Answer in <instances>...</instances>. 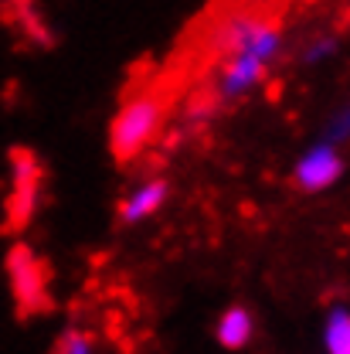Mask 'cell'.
<instances>
[{
  "label": "cell",
  "mask_w": 350,
  "mask_h": 354,
  "mask_svg": "<svg viewBox=\"0 0 350 354\" xmlns=\"http://www.w3.org/2000/svg\"><path fill=\"white\" fill-rule=\"evenodd\" d=\"M282 51L286 31L275 7H252L231 0V7L215 14L201 35L204 75L194 88L218 113H224L252 99L269 82Z\"/></svg>",
  "instance_id": "obj_1"
},
{
  "label": "cell",
  "mask_w": 350,
  "mask_h": 354,
  "mask_svg": "<svg viewBox=\"0 0 350 354\" xmlns=\"http://www.w3.org/2000/svg\"><path fill=\"white\" fill-rule=\"evenodd\" d=\"M174 123V99L164 86H133L109 120V153L116 164H139Z\"/></svg>",
  "instance_id": "obj_2"
},
{
  "label": "cell",
  "mask_w": 350,
  "mask_h": 354,
  "mask_svg": "<svg viewBox=\"0 0 350 354\" xmlns=\"http://www.w3.org/2000/svg\"><path fill=\"white\" fill-rule=\"evenodd\" d=\"M44 201V164L38 153L17 147L7 157V191H3V225L7 232H24L38 218Z\"/></svg>",
  "instance_id": "obj_3"
},
{
  "label": "cell",
  "mask_w": 350,
  "mask_h": 354,
  "mask_svg": "<svg viewBox=\"0 0 350 354\" xmlns=\"http://www.w3.org/2000/svg\"><path fill=\"white\" fill-rule=\"evenodd\" d=\"M3 272H7L10 297L21 313H44L51 307V269L35 245L14 242L7 249Z\"/></svg>",
  "instance_id": "obj_4"
},
{
  "label": "cell",
  "mask_w": 350,
  "mask_h": 354,
  "mask_svg": "<svg viewBox=\"0 0 350 354\" xmlns=\"http://www.w3.org/2000/svg\"><path fill=\"white\" fill-rule=\"evenodd\" d=\"M171 201V184L167 177L160 174H143L126 184V191L119 194V205H116V218L123 221L126 228L133 225H143V221L157 218Z\"/></svg>",
  "instance_id": "obj_5"
},
{
  "label": "cell",
  "mask_w": 350,
  "mask_h": 354,
  "mask_svg": "<svg viewBox=\"0 0 350 354\" xmlns=\"http://www.w3.org/2000/svg\"><path fill=\"white\" fill-rule=\"evenodd\" d=\"M344 174V157H340V147L327 143V140H316L309 150H303L293 164V184L307 194L316 191H327L333 187Z\"/></svg>",
  "instance_id": "obj_6"
},
{
  "label": "cell",
  "mask_w": 350,
  "mask_h": 354,
  "mask_svg": "<svg viewBox=\"0 0 350 354\" xmlns=\"http://www.w3.org/2000/svg\"><path fill=\"white\" fill-rule=\"evenodd\" d=\"M252 334H255V317H252L245 307H228L218 317L215 337H218L221 348L238 351V348H245V344L252 341Z\"/></svg>",
  "instance_id": "obj_7"
},
{
  "label": "cell",
  "mask_w": 350,
  "mask_h": 354,
  "mask_svg": "<svg viewBox=\"0 0 350 354\" xmlns=\"http://www.w3.org/2000/svg\"><path fill=\"white\" fill-rule=\"evenodd\" d=\"M7 10H10V24H14V31H17L24 41H31V44H48L51 41V28H48V21H44L38 0H24V3L7 7Z\"/></svg>",
  "instance_id": "obj_8"
},
{
  "label": "cell",
  "mask_w": 350,
  "mask_h": 354,
  "mask_svg": "<svg viewBox=\"0 0 350 354\" xmlns=\"http://www.w3.org/2000/svg\"><path fill=\"white\" fill-rule=\"evenodd\" d=\"M330 55H337V38L330 35V31H313V35H307L303 38V44H300V62L303 65H323Z\"/></svg>",
  "instance_id": "obj_9"
},
{
  "label": "cell",
  "mask_w": 350,
  "mask_h": 354,
  "mask_svg": "<svg viewBox=\"0 0 350 354\" xmlns=\"http://www.w3.org/2000/svg\"><path fill=\"white\" fill-rule=\"evenodd\" d=\"M327 351L330 354H350V313L333 310L327 320Z\"/></svg>",
  "instance_id": "obj_10"
},
{
  "label": "cell",
  "mask_w": 350,
  "mask_h": 354,
  "mask_svg": "<svg viewBox=\"0 0 350 354\" xmlns=\"http://www.w3.org/2000/svg\"><path fill=\"white\" fill-rule=\"evenodd\" d=\"M320 140H327V143H333V147L350 143V99L347 102H340V106L327 116V123H323V136H320Z\"/></svg>",
  "instance_id": "obj_11"
},
{
  "label": "cell",
  "mask_w": 350,
  "mask_h": 354,
  "mask_svg": "<svg viewBox=\"0 0 350 354\" xmlns=\"http://www.w3.org/2000/svg\"><path fill=\"white\" fill-rule=\"evenodd\" d=\"M55 354H95V337L82 330V327H68L58 344H55Z\"/></svg>",
  "instance_id": "obj_12"
},
{
  "label": "cell",
  "mask_w": 350,
  "mask_h": 354,
  "mask_svg": "<svg viewBox=\"0 0 350 354\" xmlns=\"http://www.w3.org/2000/svg\"><path fill=\"white\" fill-rule=\"evenodd\" d=\"M235 3H252V7H275L279 0H235Z\"/></svg>",
  "instance_id": "obj_13"
},
{
  "label": "cell",
  "mask_w": 350,
  "mask_h": 354,
  "mask_svg": "<svg viewBox=\"0 0 350 354\" xmlns=\"http://www.w3.org/2000/svg\"><path fill=\"white\" fill-rule=\"evenodd\" d=\"M14 3H24V0H3V7H14Z\"/></svg>",
  "instance_id": "obj_14"
}]
</instances>
